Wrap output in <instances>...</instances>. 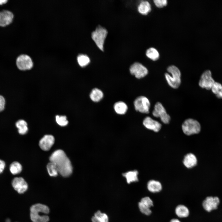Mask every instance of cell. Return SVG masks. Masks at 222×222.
I'll list each match as a JSON object with an SVG mask.
<instances>
[{
    "label": "cell",
    "mask_w": 222,
    "mask_h": 222,
    "mask_svg": "<svg viewBox=\"0 0 222 222\" xmlns=\"http://www.w3.org/2000/svg\"><path fill=\"white\" fill-rule=\"evenodd\" d=\"M154 2L156 6L159 8L162 7L167 4L166 0H154Z\"/></svg>",
    "instance_id": "32"
},
{
    "label": "cell",
    "mask_w": 222,
    "mask_h": 222,
    "mask_svg": "<svg viewBox=\"0 0 222 222\" xmlns=\"http://www.w3.org/2000/svg\"><path fill=\"white\" fill-rule=\"evenodd\" d=\"M6 164L5 162L0 159V174L2 173L5 169Z\"/></svg>",
    "instance_id": "34"
},
{
    "label": "cell",
    "mask_w": 222,
    "mask_h": 222,
    "mask_svg": "<svg viewBox=\"0 0 222 222\" xmlns=\"http://www.w3.org/2000/svg\"><path fill=\"white\" fill-rule=\"evenodd\" d=\"M153 205L152 200L148 196L142 198L138 203V206L140 212L147 216L150 215L152 213L150 208Z\"/></svg>",
    "instance_id": "11"
},
{
    "label": "cell",
    "mask_w": 222,
    "mask_h": 222,
    "mask_svg": "<svg viewBox=\"0 0 222 222\" xmlns=\"http://www.w3.org/2000/svg\"><path fill=\"white\" fill-rule=\"evenodd\" d=\"M114 108L117 113L120 114H125L128 109L126 104L121 101L116 103L114 105Z\"/></svg>",
    "instance_id": "23"
},
{
    "label": "cell",
    "mask_w": 222,
    "mask_h": 222,
    "mask_svg": "<svg viewBox=\"0 0 222 222\" xmlns=\"http://www.w3.org/2000/svg\"><path fill=\"white\" fill-rule=\"evenodd\" d=\"M138 171L136 170H134L129 171L124 173L123 175L126 178L127 183H130L138 181Z\"/></svg>",
    "instance_id": "22"
},
{
    "label": "cell",
    "mask_w": 222,
    "mask_h": 222,
    "mask_svg": "<svg viewBox=\"0 0 222 222\" xmlns=\"http://www.w3.org/2000/svg\"><path fill=\"white\" fill-rule=\"evenodd\" d=\"M175 212L176 215L179 218H186L189 215L188 208L184 205L179 204L175 208Z\"/></svg>",
    "instance_id": "19"
},
{
    "label": "cell",
    "mask_w": 222,
    "mask_h": 222,
    "mask_svg": "<svg viewBox=\"0 0 222 222\" xmlns=\"http://www.w3.org/2000/svg\"><path fill=\"white\" fill-rule=\"evenodd\" d=\"M130 71L132 75L138 79L145 77L148 73L147 68L138 62H135L132 64L130 67Z\"/></svg>",
    "instance_id": "10"
},
{
    "label": "cell",
    "mask_w": 222,
    "mask_h": 222,
    "mask_svg": "<svg viewBox=\"0 0 222 222\" xmlns=\"http://www.w3.org/2000/svg\"><path fill=\"white\" fill-rule=\"evenodd\" d=\"M220 202L217 197H208L203 201L202 205L204 209L210 212L217 208Z\"/></svg>",
    "instance_id": "13"
},
{
    "label": "cell",
    "mask_w": 222,
    "mask_h": 222,
    "mask_svg": "<svg viewBox=\"0 0 222 222\" xmlns=\"http://www.w3.org/2000/svg\"><path fill=\"white\" fill-rule=\"evenodd\" d=\"M103 97V94L100 89L95 88L93 89L90 93V97L93 101L97 102L100 101Z\"/></svg>",
    "instance_id": "24"
},
{
    "label": "cell",
    "mask_w": 222,
    "mask_h": 222,
    "mask_svg": "<svg viewBox=\"0 0 222 222\" xmlns=\"http://www.w3.org/2000/svg\"><path fill=\"white\" fill-rule=\"evenodd\" d=\"M134 105L135 109L140 113H148L150 104L148 99L144 96L138 97L134 102Z\"/></svg>",
    "instance_id": "6"
},
{
    "label": "cell",
    "mask_w": 222,
    "mask_h": 222,
    "mask_svg": "<svg viewBox=\"0 0 222 222\" xmlns=\"http://www.w3.org/2000/svg\"><path fill=\"white\" fill-rule=\"evenodd\" d=\"M147 188L150 192L157 193L160 191L162 188L161 183L158 181L154 180L149 181L147 184Z\"/></svg>",
    "instance_id": "18"
},
{
    "label": "cell",
    "mask_w": 222,
    "mask_h": 222,
    "mask_svg": "<svg viewBox=\"0 0 222 222\" xmlns=\"http://www.w3.org/2000/svg\"><path fill=\"white\" fill-rule=\"evenodd\" d=\"M170 222H181V221L177 219L174 218L171 219Z\"/></svg>",
    "instance_id": "35"
},
{
    "label": "cell",
    "mask_w": 222,
    "mask_h": 222,
    "mask_svg": "<svg viewBox=\"0 0 222 222\" xmlns=\"http://www.w3.org/2000/svg\"><path fill=\"white\" fill-rule=\"evenodd\" d=\"M12 186L18 193L25 192L28 188V185L25 180L22 177H15L12 182Z\"/></svg>",
    "instance_id": "12"
},
{
    "label": "cell",
    "mask_w": 222,
    "mask_h": 222,
    "mask_svg": "<svg viewBox=\"0 0 222 222\" xmlns=\"http://www.w3.org/2000/svg\"><path fill=\"white\" fill-rule=\"evenodd\" d=\"M8 0H0V5H2L7 2Z\"/></svg>",
    "instance_id": "36"
},
{
    "label": "cell",
    "mask_w": 222,
    "mask_h": 222,
    "mask_svg": "<svg viewBox=\"0 0 222 222\" xmlns=\"http://www.w3.org/2000/svg\"><path fill=\"white\" fill-rule=\"evenodd\" d=\"M16 64L19 69L25 70L31 69L33 66V63L29 56L26 54H22L17 58Z\"/></svg>",
    "instance_id": "9"
},
{
    "label": "cell",
    "mask_w": 222,
    "mask_h": 222,
    "mask_svg": "<svg viewBox=\"0 0 222 222\" xmlns=\"http://www.w3.org/2000/svg\"><path fill=\"white\" fill-rule=\"evenodd\" d=\"M15 125L18 129V132L20 134L24 135L27 133L28 128L27 123L25 121L19 120L16 123Z\"/></svg>",
    "instance_id": "25"
},
{
    "label": "cell",
    "mask_w": 222,
    "mask_h": 222,
    "mask_svg": "<svg viewBox=\"0 0 222 222\" xmlns=\"http://www.w3.org/2000/svg\"><path fill=\"white\" fill-rule=\"evenodd\" d=\"M108 34L107 30L99 26L93 31L91 35L92 38L98 47L101 51H104V44Z\"/></svg>",
    "instance_id": "5"
},
{
    "label": "cell",
    "mask_w": 222,
    "mask_h": 222,
    "mask_svg": "<svg viewBox=\"0 0 222 222\" xmlns=\"http://www.w3.org/2000/svg\"><path fill=\"white\" fill-rule=\"evenodd\" d=\"M147 56L154 61L157 60L159 57L158 51L154 47H150L147 50L146 52Z\"/></svg>",
    "instance_id": "28"
},
{
    "label": "cell",
    "mask_w": 222,
    "mask_h": 222,
    "mask_svg": "<svg viewBox=\"0 0 222 222\" xmlns=\"http://www.w3.org/2000/svg\"><path fill=\"white\" fill-rule=\"evenodd\" d=\"M143 125L147 129L157 132L161 129V124L158 121L153 119L150 117H147L144 119Z\"/></svg>",
    "instance_id": "15"
},
{
    "label": "cell",
    "mask_w": 222,
    "mask_h": 222,
    "mask_svg": "<svg viewBox=\"0 0 222 222\" xmlns=\"http://www.w3.org/2000/svg\"><path fill=\"white\" fill-rule=\"evenodd\" d=\"M215 82L212 76L211 72L209 70H207L201 75L199 84L202 88L209 90L211 89Z\"/></svg>",
    "instance_id": "8"
},
{
    "label": "cell",
    "mask_w": 222,
    "mask_h": 222,
    "mask_svg": "<svg viewBox=\"0 0 222 222\" xmlns=\"http://www.w3.org/2000/svg\"><path fill=\"white\" fill-rule=\"evenodd\" d=\"M5 100L4 97L0 95V112L3 111L5 109Z\"/></svg>",
    "instance_id": "33"
},
{
    "label": "cell",
    "mask_w": 222,
    "mask_h": 222,
    "mask_svg": "<svg viewBox=\"0 0 222 222\" xmlns=\"http://www.w3.org/2000/svg\"><path fill=\"white\" fill-rule=\"evenodd\" d=\"M77 61L79 65L81 67H84L88 65L90 62L88 57L85 55H79L77 58Z\"/></svg>",
    "instance_id": "30"
},
{
    "label": "cell",
    "mask_w": 222,
    "mask_h": 222,
    "mask_svg": "<svg viewBox=\"0 0 222 222\" xmlns=\"http://www.w3.org/2000/svg\"><path fill=\"white\" fill-rule=\"evenodd\" d=\"M22 170L21 165L18 162L15 161L12 162L10 165V170L11 173L14 175L20 173Z\"/></svg>",
    "instance_id": "26"
},
{
    "label": "cell",
    "mask_w": 222,
    "mask_h": 222,
    "mask_svg": "<svg viewBox=\"0 0 222 222\" xmlns=\"http://www.w3.org/2000/svg\"><path fill=\"white\" fill-rule=\"evenodd\" d=\"M91 220L92 222H109V217L106 214L98 210L95 213Z\"/></svg>",
    "instance_id": "20"
},
{
    "label": "cell",
    "mask_w": 222,
    "mask_h": 222,
    "mask_svg": "<svg viewBox=\"0 0 222 222\" xmlns=\"http://www.w3.org/2000/svg\"><path fill=\"white\" fill-rule=\"evenodd\" d=\"M51 162L54 163L58 172L64 177H68L72 172V167L71 162L65 152L61 150L54 151L49 157Z\"/></svg>",
    "instance_id": "1"
},
{
    "label": "cell",
    "mask_w": 222,
    "mask_h": 222,
    "mask_svg": "<svg viewBox=\"0 0 222 222\" xmlns=\"http://www.w3.org/2000/svg\"><path fill=\"white\" fill-rule=\"evenodd\" d=\"M56 119L57 124L61 126H65L68 124V121L66 116L57 115L56 116Z\"/></svg>",
    "instance_id": "31"
},
{
    "label": "cell",
    "mask_w": 222,
    "mask_h": 222,
    "mask_svg": "<svg viewBox=\"0 0 222 222\" xmlns=\"http://www.w3.org/2000/svg\"><path fill=\"white\" fill-rule=\"evenodd\" d=\"M49 175L51 176L55 177L58 175V171L55 164L53 162H49L47 166Z\"/></svg>",
    "instance_id": "29"
},
{
    "label": "cell",
    "mask_w": 222,
    "mask_h": 222,
    "mask_svg": "<svg viewBox=\"0 0 222 222\" xmlns=\"http://www.w3.org/2000/svg\"><path fill=\"white\" fill-rule=\"evenodd\" d=\"M151 10V5L147 1H142L140 2L138 6V12L142 14H147Z\"/></svg>",
    "instance_id": "21"
},
{
    "label": "cell",
    "mask_w": 222,
    "mask_h": 222,
    "mask_svg": "<svg viewBox=\"0 0 222 222\" xmlns=\"http://www.w3.org/2000/svg\"><path fill=\"white\" fill-rule=\"evenodd\" d=\"M30 216L33 222H48L49 220L47 215L49 212V208L41 204L32 205L30 208Z\"/></svg>",
    "instance_id": "2"
},
{
    "label": "cell",
    "mask_w": 222,
    "mask_h": 222,
    "mask_svg": "<svg viewBox=\"0 0 222 222\" xmlns=\"http://www.w3.org/2000/svg\"><path fill=\"white\" fill-rule=\"evenodd\" d=\"M182 128L184 133L187 135L197 134L201 130L199 123L197 121L191 118L186 119L182 124Z\"/></svg>",
    "instance_id": "4"
},
{
    "label": "cell",
    "mask_w": 222,
    "mask_h": 222,
    "mask_svg": "<svg viewBox=\"0 0 222 222\" xmlns=\"http://www.w3.org/2000/svg\"><path fill=\"white\" fill-rule=\"evenodd\" d=\"M184 165L187 168H190L196 166L197 163V159L193 154L190 153L184 157L183 161Z\"/></svg>",
    "instance_id": "17"
},
{
    "label": "cell",
    "mask_w": 222,
    "mask_h": 222,
    "mask_svg": "<svg viewBox=\"0 0 222 222\" xmlns=\"http://www.w3.org/2000/svg\"><path fill=\"white\" fill-rule=\"evenodd\" d=\"M13 17V14L10 11L3 10L0 11V26L5 27L10 24Z\"/></svg>",
    "instance_id": "16"
},
{
    "label": "cell",
    "mask_w": 222,
    "mask_h": 222,
    "mask_svg": "<svg viewBox=\"0 0 222 222\" xmlns=\"http://www.w3.org/2000/svg\"><path fill=\"white\" fill-rule=\"evenodd\" d=\"M55 138L51 135H46L44 136L39 141V146L40 148L44 151L49 150L54 144Z\"/></svg>",
    "instance_id": "14"
},
{
    "label": "cell",
    "mask_w": 222,
    "mask_h": 222,
    "mask_svg": "<svg viewBox=\"0 0 222 222\" xmlns=\"http://www.w3.org/2000/svg\"><path fill=\"white\" fill-rule=\"evenodd\" d=\"M167 70L171 75L166 73L165 74L168 84L173 88H178L181 83V74L179 70L176 66L171 65L168 67Z\"/></svg>",
    "instance_id": "3"
},
{
    "label": "cell",
    "mask_w": 222,
    "mask_h": 222,
    "mask_svg": "<svg viewBox=\"0 0 222 222\" xmlns=\"http://www.w3.org/2000/svg\"><path fill=\"white\" fill-rule=\"evenodd\" d=\"M152 115L155 117H160L162 121L164 124L169 123L171 117L162 104L159 102H157L154 106L153 111Z\"/></svg>",
    "instance_id": "7"
},
{
    "label": "cell",
    "mask_w": 222,
    "mask_h": 222,
    "mask_svg": "<svg viewBox=\"0 0 222 222\" xmlns=\"http://www.w3.org/2000/svg\"><path fill=\"white\" fill-rule=\"evenodd\" d=\"M211 89L218 98L222 99V84L215 82Z\"/></svg>",
    "instance_id": "27"
}]
</instances>
